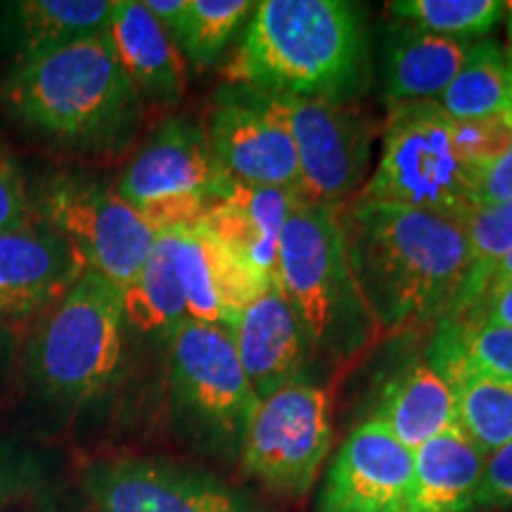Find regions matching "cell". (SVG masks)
Instances as JSON below:
<instances>
[{
  "label": "cell",
  "instance_id": "obj_11",
  "mask_svg": "<svg viewBox=\"0 0 512 512\" xmlns=\"http://www.w3.org/2000/svg\"><path fill=\"white\" fill-rule=\"evenodd\" d=\"M290 131L299 166V200L318 207H342L363 188L373 124L349 102L268 93Z\"/></svg>",
  "mask_w": 512,
  "mask_h": 512
},
{
  "label": "cell",
  "instance_id": "obj_35",
  "mask_svg": "<svg viewBox=\"0 0 512 512\" xmlns=\"http://www.w3.org/2000/svg\"><path fill=\"white\" fill-rule=\"evenodd\" d=\"M512 200V145L475 176V209Z\"/></svg>",
  "mask_w": 512,
  "mask_h": 512
},
{
  "label": "cell",
  "instance_id": "obj_36",
  "mask_svg": "<svg viewBox=\"0 0 512 512\" xmlns=\"http://www.w3.org/2000/svg\"><path fill=\"white\" fill-rule=\"evenodd\" d=\"M477 320L486 325H503V328H512V285H505L501 290L491 292L489 297H486Z\"/></svg>",
  "mask_w": 512,
  "mask_h": 512
},
{
  "label": "cell",
  "instance_id": "obj_1",
  "mask_svg": "<svg viewBox=\"0 0 512 512\" xmlns=\"http://www.w3.org/2000/svg\"><path fill=\"white\" fill-rule=\"evenodd\" d=\"M339 226L358 292L380 335L451 316L467 264L465 223L354 200L339 207Z\"/></svg>",
  "mask_w": 512,
  "mask_h": 512
},
{
  "label": "cell",
  "instance_id": "obj_15",
  "mask_svg": "<svg viewBox=\"0 0 512 512\" xmlns=\"http://www.w3.org/2000/svg\"><path fill=\"white\" fill-rule=\"evenodd\" d=\"M88 271L60 230L36 219L0 233V320L22 328L43 318Z\"/></svg>",
  "mask_w": 512,
  "mask_h": 512
},
{
  "label": "cell",
  "instance_id": "obj_22",
  "mask_svg": "<svg viewBox=\"0 0 512 512\" xmlns=\"http://www.w3.org/2000/svg\"><path fill=\"white\" fill-rule=\"evenodd\" d=\"M427 361L448 377L458 406V427L489 456L512 441V382L486 375L460 358L444 325L427 347Z\"/></svg>",
  "mask_w": 512,
  "mask_h": 512
},
{
  "label": "cell",
  "instance_id": "obj_21",
  "mask_svg": "<svg viewBox=\"0 0 512 512\" xmlns=\"http://www.w3.org/2000/svg\"><path fill=\"white\" fill-rule=\"evenodd\" d=\"M107 36L143 102L171 107L185 93V62L143 0H119Z\"/></svg>",
  "mask_w": 512,
  "mask_h": 512
},
{
  "label": "cell",
  "instance_id": "obj_26",
  "mask_svg": "<svg viewBox=\"0 0 512 512\" xmlns=\"http://www.w3.org/2000/svg\"><path fill=\"white\" fill-rule=\"evenodd\" d=\"M467 264L456 304L446 320L472 323L479 318L496 268L512 249V200L475 209L465 221Z\"/></svg>",
  "mask_w": 512,
  "mask_h": 512
},
{
  "label": "cell",
  "instance_id": "obj_6",
  "mask_svg": "<svg viewBox=\"0 0 512 512\" xmlns=\"http://www.w3.org/2000/svg\"><path fill=\"white\" fill-rule=\"evenodd\" d=\"M121 290L88 268L41 318L29 347L31 375L62 406H86L112 387L124 356Z\"/></svg>",
  "mask_w": 512,
  "mask_h": 512
},
{
  "label": "cell",
  "instance_id": "obj_30",
  "mask_svg": "<svg viewBox=\"0 0 512 512\" xmlns=\"http://www.w3.org/2000/svg\"><path fill=\"white\" fill-rule=\"evenodd\" d=\"M441 325L448 330L465 363L486 375L512 382V328L486 325L479 320L472 323L441 320Z\"/></svg>",
  "mask_w": 512,
  "mask_h": 512
},
{
  "label": "cell",
  "instance_id": "obj_14",
  "mask_svg": "<svg viewBox=\"0 0 512 512\" xmlns=\"http://www.w3.org/2000/svg\"><path fill=\"white\" fill-rule=\"evenodd\" d=\"M411 484V448L382 422L366 418L337 448L318 494V512H408Z\"/></svg>",
  "mask_w": 512,
  "mask_h": 512
},
{
  "label": "cell",
  "instance_id": "obj_38",
  "mask_svg": "<svg viewBox=\"0 0 512 512\" xmlns=\"http://www.w3.org/2000/svg\"><path fill=\"white\" fill-rule=\"evenodd\" d=\"M505 285H512V249L508 252V256H505V259L501 261V266L496 268L494 280H491V287H489V294L494 290H501V287H505ZM489 294H486V297H489ZM484 302H486V299H484Z\"/></svg>",
  "mask_w": 512,
  "mask_h": 512
},
{
  "label": "cell",
  "instance_id": "obj_24",
  "mask_svg": "<svg viewBox=\"0 0 512 512\" xmlns=\"http://www.w3.org/2000/svg\"><path fill=\"white\" fill-rule=\"evenodd\" d=\"M119 0H19L3 5V31L17 64L105 34Z\"/></svg>",
  "mask_w": 512,
  "mask_h": 512
},
{
  "label": "cell",
  "instance_id": "obj_19",
  "mask_svg": "<svg viewBox=\"0 0 512 512\" xmlns=\"http://www.w3.org/2000/svg\"><path fill=\"white\" fill-rule=\"evenodd\" d=\"M370 418L382 422L403 446L415 451L425 441L458 427L456 392L425 354L411 356L384 377Z\"/></svg>",
  "mask_w": 512,
  "mask_h": 512
},
{
  "label": "cell",
  "instance_id": "obj_12",
  "mask_svg": "<svg viewBox=\"0 0 512 512\" xmlns=\"http://www.w3.org/2000/svg\"><path fill=\"white\" fill-rule=\"evenodd\" d=\"M81 489L95 512H261L211 472L166 458L93 460Z\"/></svg>",
  "mask_w": 512,
  "mask_h": 512
},
{
  "label": "cell",
  "instance_id": "obj_31",
  "mask_svg": "<svg viewBox=\"0 0 512 512\" xmlns=\"http://www.w3.org/2000/svg\"><path fill=\"white\" fill-rule=\"evenodd\" d=\"M46 479V467L34 451L0 439V510L36 494Z\"/></svg>",
  "mask_w": 512,
  "mask_h": 512
},
{
  "label": "cell",
  "instance_id": "obj_5",
  "mask_svg": "<svg viewBox=\"0 0 512 512\" xmlns=\"http://www.w3.org/2000/svg\"><path fill=\"white\" fill-rule=\"evenodd\" d=\"M475 176L456 126L434 100L389 105L382 155L356 200L430 211L465 223L475 211Z\"/></svg>",
  "mask_w": 512,
  "mask_h": 512
},
{
  "label": "cell",
  "instance_id": "obj_27",
  "mask_svg": "<svg viewBox=\"0 0 512 512\" xmlns=\"http://www.w3.org/2000/svg\"><path fill=\"white\" fill-rule=\"evenodd\" d=\"M508 100V57L494 38L472 41L460 72L453 76L437 105L453 121L501 117Z\"/></svg>",
  "mask_w": 512,
  "mask_h": 512
},
{
  "label": "cell",
  "instance_id": "obj_39",
  "mask_svg": "<svg viewBox=\"0 0 512 512\" xmlns=\"http://www.w3.org/2000/svg\"><path fill=\"white\" fill-rule=\"evenodd\" d=\"M505 34H508V41H505V57H512V3H505Z\"/></svg>",
  "mask_w": 512,
  "mask_h": 512
},
{
  "label": "cell",
  "instance_id": "obj_29",
  "mask_svg": "<svg viewBox=\"0 0 512 512\" xmlns=\"http://www.w3.org/2000/svg\"><path fill=\"white\" fill-rule=\"evenodd\" d=\"M389 15L430 34L470 41L489 36L505 15L501 0H396Z\"/></svg>",
  "mask_w": 512,
  "mask_h": 512
},
{
  "label": "cell",
  "instance_id": "obj_34",
  "mask_svg": "<svg viewBox=\"0 0 512 512\" xmlns=\"http://www.w3.org/2000/svg\"><path fill=\"white\" fill-rule=\"evenodd\" d=\"M477 508H512V441L486 456L482 484H479L477 494Z\"/></svg>",
  "mask_w": 512,
  "mask_h": 512
},
{
  "label": "cell",
  "instance_id": "obj_17",
  "mask_svg": "<svg viewBox=\"0 0 512 512\" xmlns=\"http://www.w3.org/2000/svg\"><path fill=\"white\" fill-rule=\"evenodd\" d=\"M171 233H174L185 316L195 323L216 325L230 332L240 311L268 283L242 266L202 226L171 228Z\"/></svg>",
  "mask_w": 512,
  "mask_h": 512
},
{
  "label": "cell",
  "instance_id": "obj_18",
  "mask_svg": "<svg viewBox=\"0 0 512 512\" xmlns=\"http://www.w3.org/2000/svg\"><path fill=\"white\" fill-rule=\"evenodd\" d=\"M297 202L302 200L292 190L230 183L226 195L195 226H202L242 266L271 283L278 271L280 235Z\"/></svg>",
  "mask_w": 512,
  "mask_h": 512
},
{
  "label": "cell",
  "instance_id": "obj_3",
  "mask_svg": "<svg viewBox=\"0 0 512 512\" xmlns=\"http://www.w3.org/2000/svg\"><path fill=\"white\" fill-rule=\"evenodd\" d=\"M0 105L17 126L79 152L121 150L143 119V98L107 31L12 67Z\"/></svg>",
  "mask_w": 512,
  "mask_h": 512
},
{
  "label": "cell",
  "instance_id": "obj_20",
  "mask_svg": "<svg viewBox=\"0 0 512 512\" xmlns=\"http://www.w3.org/2000/svg\"><path fill=\"white\" fill-rule=\"evenodd\" d=\"M470 41L422 31L413 24H387L380 34V76L389 105L437 100L460 72Z\"/></svg>",
  "mask_w": 512,
  "mask_h": 512
},
{
  "label": "cell",
  "instance_id": "obj_7",
  "mask_svg": "<svg viewBox=\"0 0 512 512\" xmlns=\"http://www.w3.org/2000/svg\"><path fill=\"white\" fill-rule=\"evenodd\" d=\"M171 396L209 453L238 460L256 408L238 351L228 330L183 320L169 339Z\"/></svg>",
  "mask_w": 512,
  "mask_h": 512
},
{
  "label": "cell",
  "instance_id": "obj_2",
  "mask_svg": "<svg viewBox=\"0 0 512 512\" xmlns=\"http://www.w3.org/2000/svg\"><path fill=\"white\" fill-rule=\"evenodd\" d=\"M370 36L361 5L264 0L223 76L264 93L349 102L370 86Z\"/></svg>",
  "mask_w": 512,
  "mask_h": 512
},
{
  "label": "cell",
  "instance_id": "obj_32",
  "mask_svg": "<svg viewBox=\"0 0 512 512\" xmlns=\"http://www.w3.org/2000/svg\"><path fill=\"white\" fill-rule=\"evenodd\" d=\"M453 126L460 150L475 171L494 162L512 145V128L503 114L479 121H453Z\"/></svg>",
  "mask_w": 512,
  "mask_h": 512
},
{
  "label": "cell",
  "instance_id": "obj_25",
  "mask_svg": "<svg viewBox=\"0 0 512 512\" xmlns=\"http://www.w3.org/2000/svg\"><path fill=\"white\" fill-rule=\"evenodd\" d=\"M126 330L145 337L169 339L185 316V299L176 268L171 230H159L145 266L131 285L121 290Z\"/></svg>",
  "mask_w": 512,
  "mask_h": 512
},
{
  "label": "cell",
  "instance_id": "obj_28",
  "mask_svg": "<svg viewBox=\"0 0 512 512\" xmlns=\"http://www.w3.org/2000/svg\"><path fill=\"white\" fill-rule=\"evenodd\" d=\"M254 8L249 0H188L174 43L190 64L207 69L219 62Z\"/></svg>",
  "mask_w": 512,
  "mask_h": 512
},
{
  "label": "cell",
  "instance_id": "obj_16",
  "mask_svg": "<svg viewBox=\"0 0 512 512\" xmlns=\"http://www.w3.org/2000/svg\"><path fill=\"white\" fill-rule=\"evenodd\" d=\"M235 351L256 399H266L306 373L311 349L287 304L278 278L240 311L233 330Z\"/></svg>",
  "mask_w": 512,
  "mask_h": 512
},
{
  "label": "cell",
  "instance_id": "obj_37",
  "mask_svg": "<svg viewBox=\"0 0 512 512\" xmlns=\"http://www.w3.org/2000/svg\"><path fill=\"white\" fill-rule=\"evenodd\" d=\"M143 5L150 12L152 17L162 24V29L169 34L171 38L176 36L178 27H181L183 15H185V5L188 0H143Z\"/></svg>",
  "mask_w": 512,
  "mask_h": 512
},
{
  "label": "cell",
  "instance_id": "obj_23",
  "mask_svg": "<svg viewBox=\"0 0 512 512\" xmlns=\"http://www.w3.org/2000/svg\"><path fill=\"white\" fill-rule=\"evenodd\" d=\"M486 453L460 427L413 451L408 512H475Z\"/></svg>",
  "mask_w": 512,
  "mask_h": 512
},
{
  "label": "cell",
  "instance_id": "obj_40",
  "mask_svg": "<svg viewBox=\"0 0 512 512\" xmlns=\"http://www.w3.org/2000/svg\"><path fill=\"white\" fill-rule=\"evenodd\" d=\"M503 117H505V121H508V126L512 128V57H508V100H505Z\"/></svg>",
  "mask_w": 512,
  "mask_h": 512
},
{
  "label": "cell",
  "instance_id": "obj_33",
  "mask_svg": "<svg viewBox=\"0 0 512 512\" xmlns=\"http://www.w3.org/2000/svg\"><path fill=\"white\" fill-rule=\"evenodd\" d=\"M38 219L34 200L15 159L0 145V233L31 226Z\"/></svg>",
  "mask_w": 512,
  "mask_h": 512
},
{
  "label": "cell",
  "instance_id": "obj_8",
  "mask_svg": "<svg viewBox=\"0 0 512 512\" xmlns=\"http://www.w3.org/2000/svg\"><path fill=\"white\" fill-rule=\"evenodd\" d=\"M228 188L204 126L188 117L162 121L114 185L157 233L200 223Z\"/></svg>",
  "mask_w": 512,
  "mask_h": 512
},
{
  "label": "cell",
  "instance_id": "obj_13",
  "mask_svg": "<svg viewBox=\"0 0 512 512\" xmlns=\"http://www.w3.org/2000/svg\"><path fill=\"white\" fill-rule=\"evenodd\" d=\"M202 126L230 183L299 190L292 136L268 93L226 83L216 93Z\"/></svg>",
  "mask_w": 512,
  "mask_h": 512
},
{
  "label": "cell",
  "instance_id": "obj_9",
  "mask_svg": "<svg viewBox=\"0 0 512 512\" xmlns=\"http://www.w3.org/2000/svg\"><path fill=\"white\" fill-rule=\"evenodd\" d=\"M332 437V396L304 373L256 403L238 460L271 494L302 498L330 456Z\"/></svg>",
  "mask_w": 512,
  "mask_h": 512
},
{
  "label": "cell",
  "instance_id": "obj_4",
  "mask_svg": "<svg viewBox=\"0 0 512 512\" xmlns=\"http://www.w3.org/2000/svg\"><path fill=\"white\" fill-rule=\"evenodd\" d=\"M275 278L313 354L347 363L380 337L351 273L339 207L297 202L280 235Z\"/></svg>",
  "mask_w": 512,
  "mask_h": 512
},
{
  "label": "cell",
  "instance_id": "obj_10",
  "mask_svg": "<svg viewBox=\"0 0 512 512\" xmlns=\"http://www.w3.org/2000/svg\"><path fill=\"white\" fill-rule=\"evenodd\" d=\"M31 200L38 219L60 230L86 266L119 290L136 280L157 240L155 226L95 176L50 174Z\"/></svg>",
  "mask_w": 512,
  "mask_h": 512
}]
</instances>
